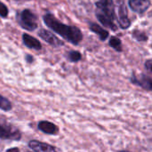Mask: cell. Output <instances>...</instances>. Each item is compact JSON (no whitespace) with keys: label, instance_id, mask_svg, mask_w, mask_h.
Returning a JSON list of instances; mask_svg holds the SVG:
<instances>
[{"label":"cell","instance_id":"cell-1","mask_svg":"<svg viewBox=\"0 0 152 152\" xmlns=\"http://www.w3.org/2000/svg\"><path fill=\"white\" fill-rule=\"evenodd\" d=\"M43 20L49 28L62 37L66 41L71 43L72 45H77L83 39V34L77 27L61 23L52 13L45 14L43 16Z\"/></svg>","mask_w":152,"mask_h":152},{"label":"cell","instance_id":"cell-2","mask_svg":"<svg viewBox=\"0 0 152 152\" xmlns=\"http://www.w3.org/2000/svg\"><path fill=\"white\" fill-rule=\"evenodd\" d=\"M95 15L97 20L106 28L113 31L118 29L117 15L113 0H95Z\"/></svg>","mask_w":152,"mask_h":152},{"label":"cell","instance_id":"cell-3","mask_svg":"<svg viewBox=\"0 0 152 152\" xmlns=\"http://www.w3.org/2000/svg\"><path fill=\"white\" fill-rule=\"evenodd\" d=\"M17 20L22 28L28 31H34L38 27L37 14L28 9H25L19 12L17 15Z\"/></svg>","mask_w":152,"mask_h":152},{"label":"cell","instance_id":"cell-4","mask_svg":"<svg viewBox=\"0 0 152 152\" xmlns=\"http://www.w3.org/2000/svg\"><path fill=\"white\" fill-rule=\"evenodd\" d=\"M21 138L20 131L15 126L0 124V139L20 141Z\"/></svg>","mask_w":152,"mask_h":152},{"label":"cell","instance_id":"cell-5","mask_svg":"<svg viewBox=\"0 0 152 152\" xmlns=\"http://www.w3.org/2000/svg\"><path fill=\"white\" fill-rule=\"evenodd\" d=\"M132 84L142 88L143 90L152 92V77L145 75V74H139V75H133L130 78Z\"/></svg>","mask_w":152,"mask_h":152},{"label":"cell","instance_id":"cell-6","mask_svg":"<svg viewBox=\"0 0 152 152\" xmlns=\"http://www.w3.org/2000/svg\"><path fill=\"white\" fill-rule=\"evenodd\" d=\"M117 20H118V23L119 27L122 29H127L128 28H130V26L132 24L131 20L128 17L126 6L123 2H120V4H118Z\"/></svg>","mask_w":152,"mask_h":152},{"label":"cell","instance_id":"cell-7","mask_svg":"<svg viewBox=\"0 0 152 152\" xmlns=\"http://www.w3.org/2000/svg\"><path fill=\"white\" fill-rule=\"evenodd\" d=\"M37 35L44 40L45 41L47 44H49L50 45H53L54 47H59V46H63L64 43L63 41H61L60 38H58L54 34H53L52 32L45 29V28H41Z\"/></svg>","mask_w":152,"mask_h":152},{"label":"cell","instance_id":"cell-8","mask_svg":"<svg viewBox=\"0 0 152 152\" xmlns=\"http://www.w3.org/2000/svg\"><path fill=\"white\" fill-rule=\"evenodd\" d=\"M128 5L133 12L138 14H143L149 10L150 6L151 5V0H128Z\"/></svg>","mask_w":152,"mask_h":152},{"label":"cell","instance_id":"cell-9","mask_svg":"<svg viewBox=\"0 0 152 152\" xmlns=\"http://www.w3.org/2000/svg\"><path fill=\"white\" fill-rule=\"evenodd\" d=\"M28 145V148L34 152H58L54 146L37 140L29 141Z\"/></svg>","mask_w":152,"mask_h":152},{"label":"cell","instance_id":"cell-10","mask_svg":"<svg viewBox=\"0 0 152 152\" xmlns=\"http://www.w3.org/2000/svg\"><path fill=\"white\" fill-rule=\"evenodd\" d=\"M37 128H38V130H40L41 132H43L45 134L55 135L59 133V127L53 122H50L47 120H42V121L38 122Z\"/></svg>","mask_w":152,"mask_h":152},{"label":"cell","instance_id":"cell-11","mask_svg":"<svg viewBox=\"0 0 152 152\" xmlns=\"http://www.w3.org/2000/svg\"><path fill=\"white\" fill-rule=\"evenodd\" d=\"M22 41H23V44L28 48L34 49V50H37V51H39V50L42 49L41 43L36 37H34L27 34V33H24L22 35Z\"/></svg>","mask_w":152,"mask_h":152},{"label":"cell","instance_id":"cell-12","mask_svg":"<svg viewBox=\"0 0 152 152\" xmlns=\"http://www.w3.org/2000/svg\"><path fill=\"white\" fill-rule=\"evenodd\" d=\"M90 30L93 31L94 33L97 34L99 38L102 40V41H105L109 36H110V33L108 30H106L105 28H102L100 25L96 24V23H90V27H89Z\"/></svg>","mask_w":152,"mask_h":152},{"label":"cell","instance_id":"cell-13","mask_svg":"<svg viewBox=\"0 0 152 152\" xmlns=\"http://www.w3.org/2000/svg\"><path fill=\"white\" fill-rule=\"evenodd\" d=\"M109 45L115 49L117 52H122V41L119 37L112 36L109 41Z\"/></svg>","mask_w":152,"mask_h":152},{"label":"cell","instance_id":"cell-14","mask_svg":"<svg viewBox=\"0 0 152 152\" xmlns=\"http://www.w3.org/2000/svg\"><path fill=\"white\" fill-rule=\"evenodd\" d=\"M12 109V102L5 97L0 94V110L3 111H10Z\"/></svg>","mask_w":152,"mask_h":152},{"label":"cell","instance_id":"cell-15","mask_svg":"<svg viewBox=\"0 0 152 152\" xmlns=\"http://www.w3.org/2000/svg\"><path fill=\"white\" fill-rule=\"evenodd\" d=\"M132 36L138 42H146L148 40V36L145 33H143L138 29H134L132 32Z\"/></svg>","mask_w":152,"mask_h":152},{"label":"cell","instance_id":"cell-16","mask_svg":"<svg viewBox=\"0 0 152 152\" xmlns=\"http://www.w3.org/2000/svg\"><path fill=\"white\" fill-rule=\"evenodd\" d=\"M68 59L72 62H77L82 59V54L78 51H70L68 53Z\"/></svg>","mask_w":152,"mask_h":152},{"label":"cell","instance_id":"cell-17","mask_svg":"<svg viewBox=\"0 0 152 152\" xmlns=\"http://www.w3.org/2000/svg\"><path fill=\"white\" fill-rule=\"evenodd\" d=\"M8 13H9V11H8L7 6L0 1V16L3 18H6L8 16Z\"/></svg>","mask_w":152,"mask_h":152},{"label":"cell","instance_id":"cell-18","mask_svg":"<svg viewBox=\"0 0 152 152\" xmlns=\"http://www.w3.org/2000/svg\"><path fill=\"white\" fill-rule=\"evenodd\" d=\"M144 66H145V69H146L148 71L152 72V60H148V61H146Z\"/></svg>","mask_w":152,"mask_h":152},{"label":"cell","instance_id":"cell-19","mask_svg":"<svg viewBox=\"0 0 152 152\" xmlns=\"http://www.w3.org/2000/svg\"><path fill=\"white\" fill-rule=\"evenodd\" d=\"M26 61H27L28 63H32V62L34 61V58H33L31 55L27 54V55H26Z\"/></svg>","mask_w":152,"mask_h":152},{"label":"cell","instance_id":"cell-20","mask_svg":"<svg viewBox=\"0 0 152 152\" xmlns=\"http://www.w3.org/2000/svg\"><path fill=\"white\" fill-rule=\"evenodd\" d=\"M5 152H20V149H19V148H16V147H14V148H10V149H8Z\"/></svg>","mask_w":152,"mask_h":152},{"label":"cell","instance_id":"cell-21","mask_svg":"<svg viewBox=\"0 0 152 152\" xmlns=\"http://www.w3.org/2000/svg\"><path fill=\"white\" fill-rule=\"evenodd\" d=\"M118 152H130V151H120Z\"/></svg>","mask_w":152,"mask_h":152},{"label":"cell","instance_id":"cell-22","mask_svg":"<svg viewBox=\"0 0 152 152\" xmlns=\"http://www.w3.org/2000/svg\"><path fill=\"white\" fill-rule=\"evenodd\" d=\"M15 1H29V0H15Z\"/></svg>","mask_w":152,"mask_h":152}]
</instances>
